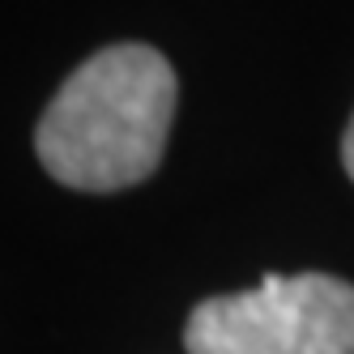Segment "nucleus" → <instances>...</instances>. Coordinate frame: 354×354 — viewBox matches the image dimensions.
<instances>
[{"instance_id": "f257e3e1", "label": "nucleus", "mask_w": 354, "mask_h": 354, "mask_svg": "<svg viewBox=\"0 0 354 354\" xmlns=\"http://www.w3.org/2000/svg\"><path fill=\"white\" fill-rule=\"evenodd\" d=\"M175 115V73L145 43L94 52L43 111L35 149L52 180L77 192H120L154 175Z\"/></svg>"}, {"instance_id": "7ed1b4c3", "label": "nucleus", "mask_w": 354, "mask_h": 354, "mask_svg": "<svg viewBox=\"0 0 354 354\" xmlns=\"http://www.w3.org/2000/svg\"><path fill=\"white\" fill-rule=\"evenodd\" d=\"M342 162H346L350 180H354V115H350V129H346V137H342Z\"/></svg>"}, {"instance_id": "f03ea898", "label": "nucleus", "mask_w": 354, "mask_h": 354, "mask_svg": "<svg viewBox=\"0 0 354 354\" xmlns=\"http://www.w3.org/2000/svg\"><path fill=\"white\" fill-rule=\"evenodd\" d=\"M188 354H354V286L333 273H269L235 295L196 303Z\"/></svg>"}]
</instances>
